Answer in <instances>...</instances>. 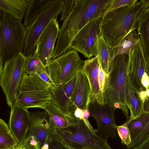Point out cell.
<instances>
[{
    "label": "cell",
    "mask_w": 149,
    "mask_h": 149,
    "mask_svg": "<svg viewBox=\"0 0 149 149\" xmlns=\"http://www.w3.org/2000/svg\"><path fill=\"white\" fill-rule=\"evenodd\" d=\"M32 0H0L1 10L21 21Z\"/></svg>",
    "instance_id": "obj_21"
},
{
    "label": "cell",
    "mask_w": 149,
    "mask_h": 149,
    "mask_svg": "<svg viewBox=\"0 0 149 149\" xmlns=\"http://www.w3.org/2000/svg\"><path fill=\"white\" fill-rule=\"evenodd\" d=\"M146 67L147 72L149 77V60L146 61ZM143 111L149 112V98L147 99L143 103Z\"/></svg>",
    "instance_id": "obj_37"
},
{
    "label": "cell",
    "mask_w": 149,
    "mask_h": 149,
    "mask_svg": "<svg viewBox=\"0 0 149 149\" xmlns=\"http://www.w3.org/2000/svg\"><path fill=\"white\" fill-rule=\"evenodd\" d=\"M137 30L146 61L149 60V7L143 12L138 22Z\"/></svg>",
    "instance_id": "obj_22"
},
{
    "label": "cell",
    "mask_w": 149,
    "mask_h": 149,
    "mask_svg": "<svg viewBox=\"0 0 149 149\" xmlns=\"http://www.w3.org/2000/svg\"><path fill=\"white\" fill-rule=\"evenodd\" d=\"M104 16L91 21L78 33L73 40L69 49H73L89 58L97 55V46L101 35V27Z\"/></svg>",
    "instance_id": "obj_10"
},
{
    "label": "cell",
    "mask_w": 149,
    "mask_h": 149,
    "mask_svg": "<svg viewBox=\"0 0 149 149\" xmlns=\"http://www.w3.org/2000/svg\"><path fill=\"white\" fill-rule=\"evenodd\" d=\"M91 90L88 79L82 71H79L68 106L69 114L73 116L77 108L82 110L88 109L91 101Z\"/></svg>",
    "instance_id": "obj_15"
},
{
    "label": "cell",
    "mask_w": 149,
    "mask_h": 149,
    "mask_svg": "<svg viewBox=\"0 0 149 149\" xmlns=\"http://www.w3.org/2000/svg\"><path fill=\"white\" fill-rule=\"evenodd\" d=\"M30 126L26 137L33 136L38 143L40 148L47 143L52 134V129L47 120V112H29Z\"/></svg>",
    "instance_id": "obj_16"
},
{
    "label": "cell",
    "mask_w": 149,
    "mask_h": 149,
    "mask_svg": "<svg viewBox=\"0 0 149 149\" xmlns=\"http://www.w3.org/2000/svg\"><path fill=\"white\" fill-rule=\"evenodd\" d=\"M149 136V123L143 131L135 139L132 140L130 144L127 147L132 148L141 143Z\"/></svg>",
    "instance_id": "obj_31"
},
{
    "label": "cell",
    "mask_w": 149,
    "mask_h": 149,
    "mask_svg": "<svg viewBox=\"0 0 149 149\" xmlns=\"http://www.w3.org/2000/svg\"><path fill=\"white\" fill-rule=\"evenodd\" d=\"M44 67H45L35 52L32 55L26 56L25 71L26 74H36L39 70Z\"/></svg>",
    "instance_id": "obj_28"
},
{
    "label": "cell",
    "mask_w": 149,
    "mask_h": 149,
    "mask_svg": "<svg viewBox=\"0 0 149 149\" xmlns=\"http://www.w3.org/2000/svg\"><path fill=\"white\" fill-rule=\"evenodd\" d=\"M84 61L77 51L69 49L61 55L52 59L46 67L49 76L57 84L66 83L82 71Z\"/></svg>",
    "instance_id": "obj_9"
},
{
    "label": "cell",
    "mask_w": 149,
    "mask_h": 149,
    "mask_svg": "<svg viewBox=\"0 0 149 149\" xmlns=\"http://www.w3.org/2000/svg\"><path fill=\"white\" fill-rule=\"evenodd\" d=\"M128 55L127 74L136 93L146 90L141 81L144 73L147 72L146 61L141 42L134 47Z\"/></svg>",
    "instance_id": "obj_13"
},
{
    "label": "cell",
    "mask_w": 149,
    "mask_h": 149,
    "mask_svg": "<svg viewBox=\"0 0 149 149\" xmlns=\"http://www.w3.org/2000/svg\"><path fill=\"white\" fill-rule=\"evenodd\" d=\"M17 149H40L39 144L34 137H26L22 143L17 146Z\"/></svg>",
    "instance_id": "obj_30"
},
{
    "label": "cell",
    "mask_w": 149,
    "mask_h": 149,
    "mask_svg": "<svg viewBox=\"0 0 149 149\" xmlns=\"http://www.w3.org/2000/svg\"><path fill=\"white\" fill-rule=\"evenodd\" d=\"M13 149H17V146L15 148H14Z\"/></svg>",
    "instance_id": "obj_43"
},
{
    "label": "cell",
    "mask_w": 149,
    "mask_h": 149,
    "mask_svg": "<svg viewBox=\"0 0 149 149\" xmlns=\"http://www.w3.org/2000/svg\"><path fill=\"white\" fill-rule=\"evenodd\" d=\"M57 0H32L24 16V24L30 25L37 16L51 4Z\"/></svg>",
    "instance_id": "obj_23"
},
{
    "label": "cell",
    "mask_w": 149,
    "mask_h": 149,
    "mask_svg": "<svg viewBox=\"0 0 149 149\" xmlns=\"http://www.w3.org/2000/svg\"><path fill=\"white\" fill-rule=\"evenodd\" d=\"M0 24V73L7 61L22 52L26 27L21 21L5 12L1 13Z\"/></svg>",
    "instance_id": "obj_5"
},
{
    "label": "cell",
    "mask_w": 149,
    "mask_h": 149,
    "mask_svg": "<svg viewBox=\"0 0 149 149\" xmlns=\"http://www.w3.org/2000/svg\"><path fill=\"white\" fill-rule=\"evenodd\" d=\"M100 65L97 56L84 61L82 72L88 81L91 90V101H95L103 105L104 104L103 92L100 82Z\"/></svg>",
    "instance_id": "obj_17"
},
{
    "label": "cell",
    "mask_w": 149,
    "mask_h": 149,
    "mask_svg": "<svg viewBox=\"0 0 149 149\" xmlns=\"http://www.w3.org/2000/svg\"><path fill=\"white\" fill-rule=\"evenodd\" d=\"M113 0H75V5L63 21L52 56L54 59L69 49L79 32L93 20L104 16Z\"/></svg>",
    "instance_id": "obj_1"
},
{
    "label": "cell",
    "mask_w": 149,
    "mask_h": 149,
    "mask_svg": "<svg viewBox=\"0 0 149 149\" xmlns=\"http://www.w3.org/2000/svg\"><path fill=\"white\" fill-rule=\"evenodd\" d=\"M127 100L128 109L130 112V115L128 119L134 118L139 115L143 111V106L138 99L137 93L128 76Z\"/></svg>",
    "instance_id": "obj_24"
},
{
    "label": "cell",
    "mask_w": 149,
    "mask_h": 149,
    "mask_svg": "<svg viewBox=\"0 0 149 149\" xmlns=\"http://www.w3.org/2000/svg\"><path fill=\"white\" fill-rule=\"evenodd\" d=\"M88 110L90 116L95 120L97 125L96 134L101 139L107 141L109 138L116 139V125L115 112L116 109L104 103L102 105L93 101L90 102Z\"/></svg>",
    "instance_id": "obj_11"
},
{
    "label": "cell",
    "mask_w": 149,
    "mask_h": 149,
    "mask_svg": "<svg viewBox=\"0 0 149 149\" xmlns=\"http://www.w3.org/2000/svg\"><path fill=\"white\" fill-rule=\"evenodd\" d=\"M73 116L80 119L84 120L83 110L79 108H77L74 111Z\"/></svg>",
    "instance_id": "obj_39"
},
{
    "label": "cell",
    "mask_w": 149,
    "mask_h": 149,
    "mask_svg": "<svg viewBox=\"0 0 149 149\" xmlns=\"http://www.w3.org/2000/svg\"><path fill=\"white\" fill-rule=\"evenodd\" d=\"M137 1V0H113L107 13L123 6H132L134 5Z\"/></svg>",
    "instance_id": "obj_32"
},
{
    "label": "cell",
    "mask_w": 149,
    "mask_h": 149,
    "mask_svg": "<svg viewBox=\"0 0 149 149\" xmlns=\"http://www.w3.org/2000/svg\"><path fill=\"white\" fill-rule=\"evenodd\" d=\"M79 72L68 82L57 85L52 92L51 101L67 114H69L68 106L76 83Z\"/></svg>",
    "instance_id": "obj_18"
},
{
    "label": "cell",
    "mask_w": 149,
    "mask_h": 149,
    "mask_svg": "<svg viewBox=\"0 0 149 149\" xmlns=\"http://www.w3.org/2000/svg\"><path fill=\"white\" fill-rule=\"evenodd\" d=\"M40 149H49V144L48 142L40 148Z\"/></svg>",
    "instance_id": "obj_42"
},
{
    "label": "cell",
    "mask_w": 149,
    "mask_h": 149,
    "mask_svg": "<svg viewBox=\"0 0 149 149\" xmlns=\"http://www.w3.org/2000/svg\"><path fill=\"white\" fill-rule=\"evenodd\" d=\"M26 56L22 52L6 62L0 74V84L8 106L16 102L20 86L25 74Z\"/></svg>",
    "instance_id": "obj_7"
},
{
    "label": "cell",
    "mask_w": 149,
    "mask_h": 149,
    "mask_svg": "<svg viewBox=\"0 0 149 149\" xmlns=\"http://www.w3.org/2000/svg\"><path fill=\"white\" fill-rule=\"evenodd\" d=\"M140 1L147 8L149 7V0H141Z\"/></svg>",
    "instance_id": "obj_41"
},
{
    "label": "cell",
    "mask_w": 149,
    "mask_h": 149,
    "mask_svg": "<svg viewBox=\"0 0 149 149\" xmlns=\"http://www.w3.org/2000/svg\"><path fill=\"white\" fill-rule=\"evenodd\" d=\"M131 149H149V136Z\"/></svg>",
    "instance_id": "obj_36"
},
{
    "label": "cell",
    "mask_w": 149,
    "mask_h": 149,
    "mask_svg": "<svg viewBox=\"0 0 149 149\" xmlns=\"http://www.w3.org/2000/svg\"><path fill=\"white\" fill-rule=\"evenodd\" d=\"M149 123V112L143 111L136 118L128 119L125 123L129 129L132 141L144 129Z\"/></svg>",
    "instance_id": "obj_25"
},
{
    "label": "cell",
    "mask_w": 149,
    "mask_h": 149,
    "mask_svg": "<svg viewBox=\"0 0 149 149\" xmlns=\"http://www.w3.org/2000/svg\"><path fill=\"white\" fill-rule=\"evenodd\" d=\"M70 125L52 129V134L65 149H113L100 139L84 120L70 115Z\"/></svg>",
    "instance_id": "obj_3"
},
{
    "label": "cell",
    "mask_w": 149,
    "mask_h": 149,
    "mask_svg": "<svg viewBox=\"0 0 149 149\" xmlns=\"http://www.w3.org/2000/svg\"><path fill=\"white\" fill-rule=\"evenodd\" d=\"M10 107L9 127L19 146L26 139L29 130L30 112L16 102Z\"/></svg>",
    "instance_id": "obj_14"
},
{
    "label": "cell",
    "mask_w": 149,
    "mask_h": 149,
    "mask_svg": "<svg viewBox=\"0 0 149 149\" xmlns=\"http://www.w3.org/2000/svg\"><path fill=\"white\" fill-rule=\"evenodd\" d=\"M141 82L144 88L146 90H147L149 87V77L147 72L144 73L142 77Z\"/></svg>",
    "instance_id": "obj_38"
},
{
    "label": "cell",
    "mask_w": 149,
    "mask_h": 149,
    "mask_svg": "<svg viewBox=\"0 0 149 149\" xmlns=\"http://www.w3.org/2000/svg\"><path fill=\"white\" fill-rule=\"evenodd\" d=\"M36 74L44 81L54 88L57 85L52 80L47 72L46 68L44 67L39 70Z\"/></svg>",
    "instance_id": "obj_33"
},
{
    "label": "cell",
    "mask_w": 149,
    "mask_h": 149,
    "mask_svg": "<svg viewBox=\"0 0 149 149\" xmlns=\"http://www.w3.org/2000/svg\"><path fill=\"white\" fill-rule=\"evenodd\" d=\"M59 29L57 18L52 19L37 42L34 52L46 67L49 64L52 58Z\"/></svg>",
    "instance_id": "obj_12"
},
{
    "label": "cell",
    "mask_w": 149,
    "mask_h": 149,
    "mask_svg": "<svg viewBox=\"0 0 149 149\" xmlns=\"http://www.w3.org/2000/svg\"><path fill=\"white\" fill-rule=\"evenodd\" d=\"M147 8L138 0L132 6L106 13L102 23L101 35L109 45L116 48L128 33L137 29L140 17Z\"/></svg>",
    "instance_id": "obj_2"
},
{
    "label": "cell",
    "mask_w": 149,
    "mask_h": 149,
    "mask_svg": "<svg viewBox=\"0 0 149 149\" xmlns=\"http://www.w3.org/2000/svg\"><path fill=\"white\" fill-rule=\"evenodd\" d=\"M75 0H64V5L60 21L64 20L68 16L75 5Z\"/></svg>",
    "instance_id": "obj_34"
},
{
    "label": "cell",
    "mask_w": 149,
    "mask_h": 149,
    "mask_svg": "<svg viewBox=\"0 0 149 149\" xmlns=\"http://www.w3.org/2000/svg\"><path fill=\"white\" fill-rule=\"evenodd\" d=\"M141 42L139 35L135 30L128 33L115 48L114 57L120 55H128L135 46Z\"/></svg>",
    "instance_id": "obj_26"
},
{
    "label": "cell",
    "mask_w": 149,
    "mask_h": 149,
    "mask_svg": "<svg viewBox=\"0 0 149 149\" xmlns=\"http://www.w3.org/2000/svg\"><path fill=\"white\" fill-rule=\"evenodd\" d=\"M49 149H65L54 138L52 134L48 141Z\"/></svg>",
    "instance_id": "obj_35"
},
{
    "label": "cell",
    "mask_w": 149,
    "mask_h": 149,
    "mask_svg": "<svg viewBox=\"0 0 149 149\" xmlns=\"http://www.w3.org/2000/svg\"><path fill=\"white\" fill-rule=\"evenodd\" d=\"M42 109L48 113V122L52 129L63 128L70 125V114L65 113L51 101L47 103Z\"/></svg>",
    "instance_id": "obj_20"
},
{
    "label": "cell",
    "mask_w": 149,
    "mask_h": 149,
    "mask_svg": "<svg viewBox=\"0 0 149 149\" xmlns=\"http://www.w3.org/2000/svg\"><path fill=\"white\" fill-rule=\"evenodd\" d=\"M84 118L86 119L88 118L90 116V113L88 109H85L83 110Z\"/></svg>",
    "instance_id": "obj_40"
},
{
    "label": "cell",
    "mask_w": 149,
    "mask_h": 149,
    "mask_svg": "<svg viewBox=\"0 0 149 149\" xmlns=\"http://www.w3.org/2000/svg\"><path fill=\"white\" fill-rule=\"evenodd\" d=\"M53 88L37 74H24L19 86L16 102L23 107L42 109L51 101Z\"/></svg>",
    "instance_id": "obj_6"
},
{
    "label": "cell",
    "mask_w": 149,
    "mask_h": 149,
    "mask_svg": "<svg viewBox=\"0 0 149 149\" xmlns=\"http://www.w3.org/2000/svg\"><path fill=\"white\" fill-rule=\"evenodd\" d=\"M64 0L57 1L47 6L30 25L26 27V35L22 52L26 56L32 55L41 35L51 20L63 12Z\"/></svg>",
    "instance_id": "obj_8"
},
{
    "label": "cell",
    "mask_w": 149,
    "mask_h": 149,
    "mask_svg": "<svg viewBox=\"0 0 149 149\" xmlns=\"http://www.w3.org/2000/svg\"><path fill=\"white\" fill-rule=\"evenodd\" d=\"M97 56L100 66L106 74L108 75L115 57V48L107 42L101 35L97 41Z\"/></svg>",
    "instance_id": "obj_19"
},
{
    "label": "cell",
    "mask_w": 149,
    "mask_h": 149,
    "mask_svg": "<svg viewBox=\"0 0 149 149\" xmlns=\"http://www.w3.org/2000/svg\"><path fill=\"white\" fill-rule=\"evenodd\" d=\"M116 131L121 140L122 144L128 146L132 142V139L129 128L124 123L122 125L118 126Z\"/></svg>",
    "instance_id": "obj_29"
},
{
    "label": "cell",
    "mask_w": 149,
    "mask_h": 149,
    "mask_svg": "<svg viewBox=\"0 0 149 149\" xmlns=\"http://www.w3.org/2000/svg\"><path fill=\"white\" fill-rule=\"evenodd\" d=\"M127 55L115 57L111 69L106 74L103 88L104 103L120 109L128 119L129 118L127 100Z\"/></svg>",
    "instance_id": "obj_4"
},
{
    "label": "cell",
    "mask_w": 149,
    "mask_h": 149,
    "mask_svg": "<svg viewBox=\"0 0 149 149\" xmlns=\"http://www.w3.org/2000/svg\"><path fill=\"white\" fill-rule=\"evenodd\" d=\"M18 143L4 120L0 119V149H13Z\"/></svg>",
    "instance_id": "obj_27"
}]
</instances>
